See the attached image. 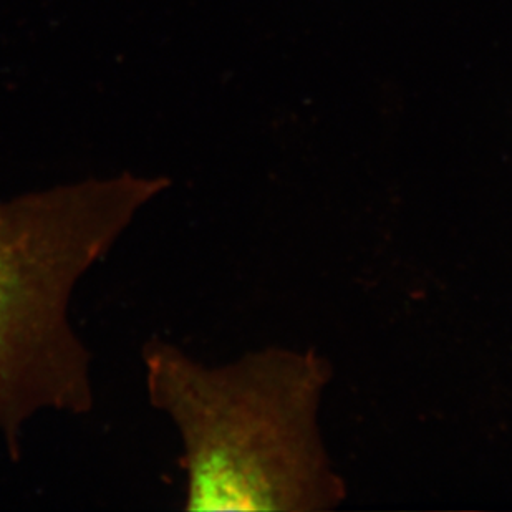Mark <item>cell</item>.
<instances>
[{
    "label": "cell",
    "instance_id": "obj_1",
    "mask_svg": "<svg viewBox=\"0 0 512 512\" xmlns=\"http://www.w3.org/2000/svg\"><path fill=\"white\" fill-rule=\"evenodd\" d=\"M146 392L178 430L186 511L325 512L347 486L320 431L332 367L266 347L208 367L173 343L143 347Z\"/></svg>",
    "mask_w": 512,
    "mask_h": 512
},
{
    "label": "cell",
    "instance_id": "obj_2",
    "mask_svg": "<svg viewBox=\"0 0 512 512\" xmlns=\"http://www.w3.org/2000/svg\"><path fill=\"white\" fill-rule=\"evenodd\" d=\"M168 188L165 176L121 173L0 201V433L10 459L40 411L93 410L92 355L68 320L73 290Z\"/></svg>",
    "mask_w": 512,
    "mask_h": 512
}]
</instances>
